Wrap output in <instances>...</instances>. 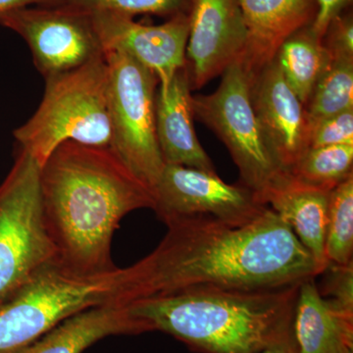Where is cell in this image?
<instances>
[{
  "mask_svg": "<svg viewBox=\"0 0 353 353\" xmlns=\"http://www.w3.org/2000/svg\"><path fill=\"white\" fill-rule=\"evenodd\" d=\"M248 44L241 61L254 74L277 55L285 39L312 24L317 12L316 0H239Z\"/></svg>",
  "mask_w": 353,
  "mask_h": 353,
  "instance_id": "9a60e30c",
  "label": "cell"
},
{
  "mask_svg": "<svg viewBox=\"0 0 353 353\" xmlns=\"http://www.w3.org/2000/svg\"><path fill=\"white\" fill-rule=\"evenodd\" d=\"M41 206L57 260L82 275L117 268L112 240L125 216L153 209L152 190L111 148L65 141L41 166Z\"/></svg>",
  "mask_w": 353,
  "mask_h": 353,
  "instance_id": "7a4b0ae2",
  "label": "cell"
},
{
  "mask_svg": "<svg viewBox=\"0 0 353 353\" xmlns=\"http://www.w3.org/2000/svg\"><path fill=\"white\" fill-rule=\"evenodd\" d=\"M315 279L303 281L297 292L292 333L299 353H339L353 347V315L325 299Z\"/></svg>",
  "mask_w": 353,
  "mask_h": 353,
  "instance_id": "ac0fdd59",
  "label": "cell"
},
{
  "mask_svg": "<svg viewBox=\"0 0 353 353\" xmlns=\"http://www.w3.org/2000/svg\"><path fill=\"white\" fill-rule=\"evenodd\" d=\"M0 25L19 34L44 79L103 57L92 14L67 6H31L7 14Z\"/></svg>",
  "mask_w": 353,
  "mask_h": 353,
  "instance_id": "30bf717a",
  "label": "cell"
},
{
  "mask_svg": "<svg viewBox=\"0 0 353 353\" xmlns=\"http://www.w3.org/2000/svg\"><path fill=\"white\" fill-rule=\"evenodd\" d=\"M353 175L330 192L325 255L328 263L352 262Z\"/></svg>",
  "mask_w": 353,
  "mask_h": 353,
  "instance_id": "7402d4cb",
  "label": "cell"
},
{
  "mask_svg": "<svg viewBox=\"0 0 353 353\" xmlns=\"http://www.w3.org/2000/svg\"><path fill=\"white\" fill-rule=\"evenodd\" d=\"M213 94L192 97L194 117L226 145L240 172L241 183L264 197L290 173L272 150L253 109L250 74L241 60L222 74ZM265 204V203H264Z\"/></svg>",
  "mask_w": 353,
  "mask_h": 353,
  "instance_id": "8992f818",
  "label": "cell"
},
{
  "mask_svg": "<svg viewBox=\"0 0 353 353\" xmlns=\"http://www.w3.org/2000/svg\"><path fill=\"white\" fill-rule=\"evenodd\" d=\"M46 83L36 112L14 131L21 150L41 166L65 141L111 148L108 65L104 55L46 79Z\"/></svg>",
  "mask_w": 353,
  "mask_h": 353,
  "instance_id": "5b68a950",
  "label": "cell"
},
{
  "mask_svg": "<svg viewBox=\"0 0 353 353\" xmlns=\"http://www.w3.org/2000/svg\"><path fill=\"white\" fill-rule=\"evenodd\" d=\"M353 145L309 148L290 168L292 178L312 187L333 190L353 175Z\"/></svg>",
  "mask_w": 353,
  "mask_h": 353,
  "instance_id": "ffe728a7",
  "label": "cell"
},
{
  "mask_svg": "<svg viewBox=\"0 0 353 353\" xmlns=\"http://www.w3.org/2000/svg\"><path fill=\"white\" fill-rule=\"evenodd\" d=\"M285 81L304 106L328 68L331 57L311 25L289 37L276 55Z\"/></svg>",
  "mask_w": 353,
  "mask_h": 353,
  "instance_id": "d6986e66",
  "label": "cell"
},
{
  "mask_svg": "<svg viewBox=\"0 0 353 353\" xmlns=\"http://www.w3.org/2000/svg\"><path fill=\"white\" fill-rule=\"evenodd\" d=\"M299 285L268 290H201L138 299L130 314L202 353H254L294 341Z\"/></svg>",
  "mask_w": 353,
  "mask_h": 353,
  "instance_id": "3957f363",
  "label": "cell"
},
{
  "mask_svg": "<svg viewBox=\"0 0 353 353\" xmlns=\"http://www.w3.org/2000/svg\"><path fill=\"white\" fill-rule=\"evenodd\" d=\"M254 353H299V350H297L296 341H289V343L274 345V347H267Z\"/></svg>",
  "mask_w": 353,
  "mask_h": 353,
  "instance_id": "f1b7e54d",
  "label": "cell"
},
{
  "mask_svg": "<svg viewBox=\"0 0 353 353\" xmlns=\"http://www.w3.org/2000/svg\"><path fill=\"white\" fill-rule=\"evenodd\" d=\"M150 254L125 267L123 304L201 290H268L299 285L322 269L270 208L245 226L181 220Z\"/></svg>",
  "mask_w": 353,
  "mask_h": 353,
  "instance_id": "6da1fadb",
  "label": "cell"
},
{
  "mask_svg": "<svg viewBox=\"0 0 353 353\" xmlns=\"http://www.w3.org/2000/svg\"><path fill=\"white\" fill-rule=\"evenodd\" d=\"M90 14L104 52L129 55L157 76L158 88H166L176 72L185 66L190 15L175 16L163 24L145 25L123 14Z\"/></svg>",
  "mask_w": 353,
  "mask_h": 353,
  "instance_id": "8fae6325",
  "label": "cell"
},
{
  "mask_svg": "<svg viewBox=\"0 0 353 353\" xmlns=\"http://www.w3.org/2000/svg\"><path fill=\"white\" fill-rule=\"evenodd\" d=\"M153 210L165 224L181 220H211L245 226L269 206L243 183H225L216 172L165 165L153 188Z\"/></svg>",
  "mask_w": 353,
  "mask_h": 353,
  "instance_id": "9c48e42d",
  "label": "cell"
},
{
  "mask_svg": "<svg viewBox=\"0 0 353 353\" xmlns=\"http://www.w3.org/2000/svg\"><path fill=\"white\" fill-rule=\"evenodd\" d=\"M353 0H316L317 12L311 24L313 31L322 39L327 26L336 15L352 6Z\"/></svg>",
  "mask_w": 353,
  "mask_h": 353,
  "instance_id": "4316f807",
  "label": "cell"
},
{
  "mask_svg": "<svg viewBox=\"0 0 353 353\" xmlns=\"http://www.w3.org/2000/svg\"><path fill=\"white\" fill-rule=\"evenodd\" d=\"M192 90L187 65L176 72L166 88H158L157 134L160 152L165 165L216 172L194 130Z\"/></svg>",
  "mask_w": 353,
  "mask_h": 353,
  "instance_id": "5bb4252c",
  "label": "cell"
},
{
  "mask_svg": "<svg viewBox=\"0 0 353 353\" xmlns=\"http://www.w3.org/2000/svg\"><path fill=\"white\" fill-rule=\"evenodd\" d=\"M322 43L331 60H353V13L352 7L336 15L327 26Z\"/></svg>",
  "mask_w": 353,
  "mask_h": 353,
  "instance_id": "484cf974",
  "label": "cell"
},
{
  "mask_svg": "<svg viewBox=\"0 0 353 353\" xmlns=\"http://www.w3.org/2000/svg\"><path fill=\"white\" fill-rule=\"evenodd\" d=\"M141 333L126 305L102 304L70 316L18 353H83L106 336Z\"/></svg>",
  "mask_w": 353,
  "mask_h": 353,
  "instance_id": "e0dca14e",
  "label": "cell"
},
{
  "mask_svg": "<svg viewBox=\"0 0 353 353\" xmlns=\"http://www.w3.org/2000/svg\"><path fill=\"white\" fill-rule=\"evenodd\" d=\"M125 269L82 275L57 259L39 269L0 303V353H18L70 316L85 309L122 305Z\"/></svg>",
  "mask_w": 353,
  "mask_h": 353,
  "instance_id": "277c9868",
  "label": "cell"
},
{
  "mask_svg": "<svg viewBox=\"0 0 353 353\" xmlns=\"http://www.w3.org/2000/svg\"><path fill=\"white\" fill-rule=\"evenodd\" d=\"M248 30L239 0H194L185 65L199 90L245 57Z\"/></svg>",
  "mask_w": 353,
  "mask_h": 353,
  "instance_id": "7c38bea8",
  "label": "cell"
},
{
  "mask_svg": "<svg viewBox=\"0 0 353 353\" xmlns=\"http://www.w3.org/2000/svg\"><path fill=\"white\" fill-rule=\"evenodd\" d=\"M55 259L43 221L41 165L20 148L0 183V303Z\"/></svg>",
  "mask_w": 353,
  "mask_h": 353,
  "instance_id": "52a82bcc",
  "label": "cell"
},
{
  "mask_svg": "<svg viewBox=\"0 0 353 353\" xmlns=\"http://www.w3.org/2000/svg\"><path fill=\"white\" fill-rule=\"evenodd\" d=\"M330 192L299 182L290 175L264 197V203L281 218L301 245L325 270V255Z\"/></svg>",
  "mask_w": 353,
  "mask_h": 353,
  "instance_id": "2e32d148",
  "label": "cell"
},
{
  "mask_svg": "<svg viewBox=\"0 0 353 353\" xmlns=\"http://www.w3.org/2000/svg\"><path fill=\"white\" fill-rule=\"evenodd\" d=\"M353 145V108L311 124L309 148Z\"/></svg>",
  "mask_w": 353,
  "mask_h": 353,
  "instance_id": "d4e9b609",
  "label": "cell"
},
{
  "mask_svg": "<svg viewBox=\"0 0 353 353\" xmlns=\"http://www.w3.org/2000/svg\"><path fill=\"white\" fill-rule=\"evenodd\" d=\"M64 0H0V19L7 14L31 6H61Z\"/></svg>",
  "mask_w": 353,
  "mask_h": 353,
  "instance_id": "83f0119b",
  "label": "cell"
},
{
  "mask_svg": "<svg viewBox=\"0 0 353 353\" xmlns=\"http://www.w3.org/2000/svg\"><path fill=\"white\" fill-rule=\"evenodd\" d=\"M250 74V73H248ZM250 97L267 141L289 172L310 145L311 124L305 106L290 88L276 57L250 74Z\"/></svg>",
  "mask_w": 353,
  "mask_h": 353,
  "instance_id": "4fadbf2b",
  "label": "cell"
},
{
  "mask_svg": "<svg viewBox=\"0 0 353 353\" xmlns=\"http://www.w3.org/2000/svg\"><path fill=\"white\" fill-rule=\"evenodd\" d=\"M320 294L341 312L353 315V264L328 263Z\"/></svg>",
  "mask_w": 353,
  "mask_h": 353,
  "instance_id": "cb8c5ba5",
  "label": "cell"
},
{
  "mask_svg": "<svg viewBox=\"0 0 353 353\" xmlns=\"http://www.w3.org/2000/svg\"><path fill=\"white\" fill-rule=\"evenodd\" d=\"M104 57L111 148L153 190L165 166L157 134V76L125 53L108 51Z\"/></svg>",
  "mask_w": 353,
  "mask_h": 353,
  "instance_id": "ba28073f",
  "label": "cell"
},
{
  "mask_svg": "<svg viewBox=\"0 0 353 353\" xmlns=\"http://www.w3.org/2000/svg\"><path fill=\"white\" fill-rule=\"evenodd\" d=\"M339 353H353V347H345Z\"/></svg>",
  "mask_w": 353,
  "mask_h": 353,
  "instance_id": "f546056e",
  "label": "cell"
},
{
  "mask_svg": "<svg viewBox=\"0 0 353 353\" xmlns=\"http://www.w3.org/2000/svg\"><path fill=\"white\" fill-rule=\"evenodd\" d=\"M192 1L194 0H64L61 6L90 13L108 11L131 17L155 15L170 19L183 14L190 15Z\"/></svg>",
  "mask_w": 353,
  "mask_h": 353,
  "instance_id": "603a6c76",
  "label": "cell"
},
{
  "mask_svg": "<svg viewBox=\"0 0 353 353\" xmlns=\"http://www.w3.org/2000/svg\"><path fill=\"white\" fill-rule=\"evenodd\" d=\"M305 108L310 124L353 108V60H331Z\"/></svg>",
  "mask_w": 353,
  "mask_h": 353,
  "instance_id": "44dd1931",
  "label": "cell"
}]
</instances>
